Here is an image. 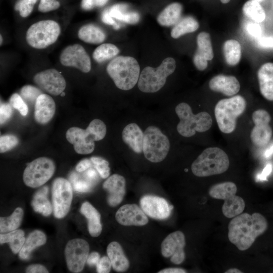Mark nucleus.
<instances>
[{
  "label": "nucleus",
  "instance_id": "obj_20",
  "mask_svg": "<svg viewBox=\"0 0 273 273\" xmlns=\"http://www.w3.org/2000/svg\"><path fill=\"white\" fill-rule=\"evenodd\" d=\"M103 188L107 192V202L112 207L119 204L125 193V179L118 174L109 177L104 183Z\"/></svg>",
  "mask_w": 273,
  "mask_h": 273
},
{
  "label": "nucleus",
  "instance_id": "obj_13",
  "mask_svg": "<svg viewBox=\"0 0 273 273\" xmlns=\"http://www.w3.org/2000/svg\"><path fill=\"white\" fill-rule=\"evenodd\" d=\"M252 117L254 126L250 133L251 141L257 147H263L269 142L272 135L269 125L270 115L266 110L260 109L252 113Z\"/></svg>",
  "mask_w": 273,
  "mask_h": 273
},
{
  "label": "nucleus",
  "instance_id": "obj_5",
  "mask_svg": "<svg viewBox=\"0 0 273 273\" xmlns=\"http://www.w3.org/2000/svg\"><path fill=\"white\" fill-rule=\"evenodd\" d=\"M246 108V100L240 95L218 101L214 108V114L220 131L224 133L234 131L237 119L243 113Z\"/></svg>",
  "mask_w": 273,
  "mask_h": 273
},
{
  "label": "nucleus",
  "instance_id": "obj_28",
  "mask_svg": "<svg viewBox=\"0 0 273 273\" xmlns=\"http://www.w3.org/2000/svg\"><path fill=\"white\" fill-rule=\"evenodd\" d=\"M46 241V235L42 232L35 230L31 232L25 240L19 253V257L23 260L27 259L33 250L44 244Z\"/></svg>",
  "mask_w": 273,
  "mask_h": 273
},
{
  "label": "nucleus",
  "instance_id": "obj_33",
  "mask_svg": "<svg viewBox=\"0 0 273 273\" xmlns=\"http://www.w3.org/2000/svg\"><path fill=\"white\" fill-rule=\"evenodd\" d=\"M24 232L21 230H16L5 234L0 235V243H8L14 254L20 252L24 245L25 238Z\"/></svg>",
  "mask_w": 273,
  "mask_h": 273
},
{
  "label": "nucleus",
  "instance_id": "obj_61",
  "mask_svg": "<svg viewBox=\"0 0 273 273\" xmlns=\"http://www.w3.org/2000/svg\"><path fill=\"white\" fill-rule=\"evenodd\" d=\"M220 1L223 4H227L230 1V0H220Z\"/></svg>",
  "mask_w": 273,
  "mask_h": 273
},
{
  "label": "nucleus",
  "instance_id": "obj_38",
  "mask_svg": "<svg viewBox=\"0 0 273 273\" xmlns=\"http://www.w3.org/2000/svg\"><path fill=\"white\" fill-rule=\"evenodd\" d=\"M244 15L256 23H260L265 18V13L259 2L255 0L246 2L243 7Z\"/></svg>",
  "mask_w": 273,
  "mask_h": 273
},
{
  "label": "nucleus",
  "instance_id": "obj_8",
  "mask_svg": "<svg viewBox=\"0 0 273 273\" xmlns=\"http://www.w3.org/2000/svg\"><path fill=\"white\" fill-rule=\"evenodd\" d=\"M60 33V27L56 21L42 20L29 27L26 32V39L31 47L42 49L55 42Z\"/></svg>",
  "mask_w": 273,
  "mask_h": 273
},
{
  "label": "nucleus",
  "instance_id": "obj_64",
  "mask_svg": "<svg viewBox=\"0 0 273 273\" xmlns=\"http://www.w3.org/2000/svg\"><path fill=\"white\" fill-rule=\"evenodd\" d=\"M255 1H256L257 2L259 3V2H261V1H262L263 0H255Z\"/></svg>",
  "mask_w": 273,
  "mask_h": 273
},
{
  "label": "nucleus",
  "instance_id": "obj_29",
  "mask_svg": "<svg viewBox=\"0 0 273 273\" xmlns=\"http://www.w3.org/2000/svg\"><path fill=\"white\" fill-rule=\"evenodd\" d=\"M78 36L81 40L92 44L100 43L106 37L105 32L100 27L93 24L82 26L78 31Z\"/></svg>",
  "mask_w": 273,
  "mask_h": 273
},
{
  "label": "nucleus",
  "instance_id": "obj_62",
  "mask_svg": "<svg viewBox=\"0 0 273 273\" xmlns=\"http://www.w3.org/2000/svg\"><path fill=\"white\" fill-rule=\"evenodd\" d=\"M65 95V94L64 92H62V93L61 94V95L62 97L64 96Z\"/></svg>",
  "mask_w": 273,
  "mask_h": 273
},
{
  "label": "nucleus",
  "instance_id": "obj_1",
  "mask_svg": "<svg viewBox=\"0 0 273 273\" xmlns=\"http://www.w3.org/2000/svg\"><path fill=\"white\" fill-rule=\"evenodd\" d=\"M267 228V220L262 214L241 213L229 222V239L238 249L244 251L249 248Z\"/></svg>",
  "mask_w": 273,
  "mask_h": 273
},
{
  "label": "nucleus",
  "instance_id": "obj_16",
  "mask_svg": "<svg viewBox=\"0 0 273 273\" xmlns=\"http://www.w3.org/2000/svg\"><path fill=\"white\" fill-rule=\"evenodd\" d=\"M35 83L45 92L54 96L60 95L66 88V81L61 72L55 69H47L36 74Z\"/></svg>",
  "mask_w": 273,
  "mask_h": 273
},
{
  "label": "nucleus",
  "instance_id": "obj_9",
  "mask_svg": "<svg viewBox=\"0 0 273 273\" xmlns=\"http://www.w3.org/2000/svg\"><path fill=\"white\" fill-rule=\"evenodd\" d=\"M170 143L167 137L155 126H150L144 133L143 152L147 160L154 163L163 161L168 154Z\"/></svg>",
  "mask_w": 273,
  "mask_h": 273
},
{
  "label": "nucleus",
  "instance_id": "obj_59",
  "mask_svg": "<svg viewBox=\"0 0 273 273\" xmlns=\"http://www.w3.org/2000/svg\"><path fill=\"white\" fill-rule=\"evenodd\" d=\"M95 7H102L104 6L108 0H93Z\"/></svg>",
  "mask_w": 273,
  "mask_h": 273
},
{
  "label": "nucleus",
  "instance_id": "obj_53",
  "mask_svg": "<svg viewBox=\"0 0 273 273\" xmlns=\"http://www.w3.org/2000/svg\"><path fill=\"white\" fill-rule=\"evenodd\" d=\"M272 171V165L271 164H267L265 167L263 168L262 171L258 174L256 177V179L257 181H263L266 180V177Z\"/></svg>",
  "mask_w": 273,
  "mask_h": 273
},
{
  "label": "nucleus",
  "instance_id": "obj_10",
  "mask_svg": "<svg viewBox=\"0 0 273 273\" xmlns=\"http://www.w3.org/2000/svg\"><path fill=\"white\" fill-rule=\"evenodd\" d=\"M55 165L51 159L42 157L38 158L25 168L23 179L25 184L31 188H37L44 184L53 176Z\"/></svg>",
  "mask_w": 273,
  "mask_h": 273
},
{
  "label": "nucleus",
  "instance_id": "obj_41",
  "mask_svg": "<svg viewBox=\"0 0 273 273\" xmlns=\"http://www.w3.org/2000/svg\"><path fill=\"white\" fill-rule=\"evenodd\" d=\"M90 160L93 166L103 178H107L110 173L109 162L100 157H92Z\"/></svg>",
  "mask_w": 273,
  "mask_h": 273
},
{
  "label": "nucleus",
  "instance_id": "obj_44",
  "mask_svg": "<svg viewBox=\"0 0 273 273\" xmlns=\"http://www.w3.org/2000/svg\"><path fill=\"white\" fill-rule=\"evenodd\" d=\"M9 102L11 106L17 110L22 116L27 115L28 112L27 105L19 94H13L10 97Z\"/></svg>",
  "mask_w": 273,
  "mask_h": 273
},
{
  "label": "nucleus",
  "instance_id": "obj_6",
  "mask_svg": "<svg viewBox=\"0 0 273 273\" xmlns=\"http://www.w3.org/2000/svg\"><path fill=\"white\" fill-rule=\"evenodd\" d=\"M175 112L180 120L177 125V130L183 136L191 137L196 132L206 131L212 126V119L208 113L201 112L194 114L187 103L178 104L175 107Z\"/></svg>",
  "mask_w": 273,
  "mask_h": 273
},
{
  "label": "nucleus",
  "instance_id": "obj_36",
  "mask_svg": "<svg viewBox=\"0 0 273 273\" xmlns=\"http://www.w3.org/2000/svg\"><path fill=\"white\" fill-rule=\"evenodd\" d=\"M23 217V210L20 207H17L13 213L8 217H1L0 232L1 233H7L16 230L20 225Z\"/></svg>",
  "mask_w": 273,
  "mask_h": 273
},
{
  "label": "nucleus",
  "instance_id": "obj_2",
  "mask_svg": "<svg viewBox=\"0 0 273 273\" xmlns=\"http://www.w3.org/2000/svg\"><path fill=\"white\" fill-rule=\"evenodd\" d=\"M107 132L105 123L101 120H93L85 129L77 127L69 128L66 137L67 141L73 144L74 149L79 154H88L94 150L95 141L104 138Z\"/></svg>",
  "mask_w": 273,
  "mask_h": 273
},
{
  "label": "nucleus",
  "instance_id": "obj_49",
  "mask_svg": "<svg viewBox=\"0 0 273 273\" xmlns=\"http://www.w3.org/2000/svg\"><path fill=\"white\" fill-rule=\"evenodd\" d=\"M247 32L253 37L259 38L262 33L260 26L257 23H248L246 26Z\"/></svg>",
  "mask_w": 273,
  "mask_h": 273
},
{
  "label": "nucleus",
  "instance_id": "obj_32",
  "mask_svg": "<svg viewBox=\"0 0 273 273\" xmlns=\"http://www.w3.org/2000/svg\"><path fill=\"white\" fill-rule=\"evenodd\" d=\"M222 207L223 215L227 218H234L241 214L243 211L245 203L244 199L236 195L224 200Z\"/></svg>",
  "mask_w": 273,
  "mask_h": 273
},
{
  "label": "nucleus",
  "instance_id": "obj_37",
  "mask_svg": "<svg viewBox=\"0 0 273 273\" xmlns=\"http://www.w3.org/2000/svg\"><path fill=\"white\" fill-rule=\"evenodd\" d=\"M237 191V188L235 184L226 181L212 186L209 190V194L213 198L224 200L236 195Z\"/></svg>",
  "mask_w": 273,
  "mask_h": 273
},
{
  "label": "nucleus",
  "instance_id": "obj_42",
  "mask_svg": "<svg viewBox=\"0 0 273 273\" xmlns=\"http://www.w3.org/2000/svg\"><path fill=\"white\" fill-rule=\"evenodd\" d=\"M20 93L22 98L30 103L35 102L38 96L42 94L40 89L31 85L23 86Z\"/></svg>",
  "mask_w": 273,
  "mask_h": 273
},
{
  "label": "nucleus",
  "instance_id": "obj_40",
  "mask_svg": "<svg viewBox=\"0 0 273 273\" xmlns=\"http://www.w3.org/2000/svg\"><path fill=\"white\" fill-rule=\"evenodd\" d=\"M78 176L76 173L72 174L70 180L73 184L76 191L79 192H88L92 190L97 182L92 179L87 175L85 171Z\"/></svg>",
  "mask_w": 273,
  "mask_h": 273
},
{
  "label": "nucleus",
  "instance_id": "obj_24",
  "mask_svg": "<svg viewBox=\"0 0 273 273\" xmlns=\"http://www.w3.org/2000/svg\"><path fill=\"white\" fill-rule=\"evenodd\" d=\"M123 142L135 153L143 152L144 133L135 123L127 124L122 133Z\"/></svg>",
  "mask_w": 273,
  "mask_h": 273
},
{
  "label": "nucleus",
  "instance_id": "obj_63",
  "mask_svg": "<svg viewBox=\"0 0 273 273\" xmlns=\"http://www.w3.org/2000/svg\"><path fill=\"white\" fill-rule=\"evenodd\" d=\"M2 41H3V38H2V35H1V44L2 43Z\"/></svg>",
  "mask_w": 273,
  "mask_h": 273
},
{
  "label": "nucleus",
  "instance_id": "obj_56",
  "mask_svg": "<svg viewBox=\"0 0 273 273\" xmlns=\"http://www.w3.org/2000/svg\"><path fill=\"white\" fill-rule=\"evenodd\" d=\"M158 273H185L186 270L180 268H167L161 270L158 272Z\"/></svg>",
  "mask_w": 273,
  "mask_h": 273
},
{
  "label": "nucleus",
  "instance_id": "obj_60",
  "mask_svg": "<svg viewBox=\"0 0 273 273\" xmlns=\"http://www.w3.org/2000/svg\"><path fill=\"white\" fill-rule=\"evenodd\" d=\"M225 273H242L243 272L240 270L236 268H230L226 271H225Z\"/></svg>",
  "mask_w": 273,
  "mask_h": 273
},
{
  "label": "nucleus",
  "instance_id": "obj_12",
  "mask_svg": "<svg viewBox=\"0 0 273 273\" xmlns=\"http://www.w3.org/2000/svg\"><path fill=\"white\" fill-rule=\"evenodd\" d=\"M89 251V245L85 240L79 238L70 240L65 249L68 269L72 272H80L86 262Z\"/></svg>",
  "mask_w": 273,
  "mask_h": 273
},
{
  "label": "nucleus",
  "instance_id": "obj_43",
  "mask_svg": "<svg viewBox=\"0 0 273 273\" xmlns=\"http://www.w3.org/2000/svg\"><path fill=\"white\" fill-rule=\"evenodd\" d=\"M19 143L17 136L13 134H5L0 137V152L5 153L15 147Z\"/></svg>",
  "mask_w": 273,
  "mask_h": 273
},
{
  "label": "nucleus",
  "instance_id": "obj_45",
  "mask_svg": "<svg viewBox=\"0 0 273 273\" xmlns=\"http://www.w3.org/2000/svg\"><path fill=\"white\" fill-rule=\"evenodd\" d=\"M37 0H20L15 6V9L19 11L21 16L26 17L32 12L33 6Z\"/></svg>",
  "mask_w": 273,
  "mask_h": 273
},
{
  "label": "nucleus",
  "instance_id": "obj_14",
  "mask_svg": "<svg viewBox=\"0 0 273 273\" xmlns=\"http://www.w3.org/2000/svg\"><path fill=\"white\" fill-rule=\"evenodd\" d=\"M60 61L63 65L75 67L84 73L91 69L90 58L83 47L79 44L66 47L61 54Z\"/></svg>",
  "mask_w": 273,
  "mask_h": 273
},
{
  "label": "nucleus",
  "instance_id": "obj_48",
  "mask_svg": "<svg viewBox=\"0 0 273 273\" xmlns=\"http://www.w3.org/2000/svg\"><path fill=\"white\" fill-rule=\"evenodd\" d=\"M97 271L99 273L109 272L111 267V262L108 256H103L100 259L97 264Z\"/></svg>",
  "mask_w": 273,
  "mask_h": 273
},
{
  "label": "nucleus",
  "instance_id": "obj_18",
  "mask_svg": "<svg viewBox=\"0 0 273 273\" xmlns=\"http://www.w3.org/2000/svg\"><path fill=\"white\" fill-rule=\"evenodd\" d=\"M117 221L124 226H142L148 222V218L142 208L134 204L122 206L116 212Z\"/></svg>",
  "mask_w": 273,
  "mask_h": 273
},
{
  "label": "nucleus",
  "instance_id": "obj_22",
  "mask_svg": "<svg viewBox=\"0 0 273 273\" xmlns=\"http://www.w3.org/2000/svg\"><path fill=\"white\" fill-rule=\"evenodd\" d=\"M209 86L212 90L220 92L228 96L235 95L240 89V84L236 77L222 74L212 78Z\"/></svg>",
  "mask_w": 273,
  "mask_h": 273
},
{
  "label": "nucleus",
  "instance_id": "obj_23",
  "mask_svg": "<svg viewBox=\"0 0 273 273\" xmlns=\"http://www.w3.org/2000/svg\"><path fill=\"white\" fill-rule=\"evenodd\" d=\"M259 89L262 96L266 100L273 101V63L262 65L257 72Z\"/></svg>",
  "mask_w": 273,
  "mask_h": 273
},
{
  "label": "nucleus",
  "instance_id": "obj_35",
  "mask_svg": "<svg viewBox=\"0 0 273 273\" xmlns=\"http://www.w3.org/2000/svg\"><path fill=\"white\" fill-rule=\"evenodd\" d=\"M198 21L191 16H187L180 20L173 27L171 36L178 38L180 36L195 31L199 28Z\"/></svg>",
  "mask_w": 273,
  "mask_h": 273
},
{
  "label": "nucleus",
  "instance_id": "obj_51",
  "mask_svg": "<svg viewBox=\"0 0 273 273\" xmlns=\"http://www.w3.org/2000/svg\"><path fill=\"white\" fill-rule=\"evenodd\" d=\"M93 166V163L90 159H84L81 160L76 166L75 170L78 172H81L92 168Z\"/></svg>",
  "mask_w": 273,
  "mask_h": 273
},
{
  "label": "nucleus",
  "instance_id": "obj_55",
  "mask_svg": "<svg viewBox=\"0 0 273 273\" xmlns=\"http://www.w3.org/2000/svg\"><path fill=\"white\" fill-rule=\"evenodd\" d=\"M100 259V255L98 252H92L88 256L86 260V263L89 266L97 265Z\"/></svg>",
  "mask_w": 273,
  "mask_h": 273
},
{
  "label": "nucleus",
  "instance_id": "obj_30",
  "mask_svg": "<svg viewBox=\"0 0 273 273\" xmlns=\"http://www.w3.org/2000/svg\"><path fill=\"white\" fill-rule=\"evenodd\" d=\"M128 6L125 4H117L112 6L109 12L112 18L129 24H135L140 20V16L134 11H128Z\"/></svg>",
  "mask_w": 273,
  "mask_h": 273
},
{
  "label": "nucleus",
  "instance_id": "obj_17",
  "mask_svg": "<svg viewBox=\"0 0 273 273\" xmlns=\"http://www.w3.org/2000/svg\"><path fill=\"white\" fill-rule=\"evenodd\" d=\"M141 207L146 215L156 219H165L169 217L173 206L162 197L145 195L140 200Z\"/></svg>",
  "mask_w": 273,
  "mask_h": 273
},
{
  "label": "nucleus",
  "instance_id": "obj_26",
  "mask_svg": "<svg viewBox=\"0 0 273 273\" xmlns=\"http://www.w3.org/2000/svg\"><path fill=\"white\" fill-rule=\"evenodd\" d=\"M107 253L115 271L122 272L127 270L129 266V261L118 242H111L107 248Z\"/></svg>",
  "mask_w": 273,
  "mask_h": 273
},
{
  "label": "nucleus",
  "instance_id": "obj_46",
  "mask_svg": "<svg viewBox=\"0 0 273 273\" xmlns=\"http://www.w3.org/2000/svg\"><path fill=\"white\" fill-rule=\"evenodd\" d=\"M60 3L57 0H40L38 9L43 13L50 12L58 9Z\"/></svg>",
  "mask_w": 273,
  "mask_h": 273
},
{
  "label": "nucleus",
  "instance_id": "obj_52",
  "mask_svg": "<svg viewBox=\"0 0 273 273\" xmlns=\"http://www.w3.org/2000/svg\"><path fill=\"white\" fill-rule=\"evenodd\" d=\"M27 273H48L47 269L41 264H32L29 266L26 269Z\"/></svg>",
  "mask_w": 273,
  "mask_h": 273
},
{
  "label": "nucleus",
  "instance_id": "obj_27",
  "mask_svg": "<svg viewBox=\"0 0 273 273\" xmlns=\"http://www.w3.org/2000/svg\"><path fill=\"white\" fill-rule=\"evenodd\" d=\"M183 11V6L179 3H173L166 7L158 15V23L163 26L175 25L179 20Z\"/></svg>",
  "mask_w": 273,
  "mask_h": 273
},
{
  "label": "nucleus",
  "instance_id": "obj_47",
  "mask_svg": "<svg viewBox=\"0 0 273 273\" xmlns=\"http://www.w3.org/2000/svg\"><path fill=\"white\" fill-rule=\"evenodd\" d=\"M12 107L8 103H2L0 107V122L3 124L11 117L13 110Z\"/></svg>",
  "mask_w": 273,
  "mask_h": 273
},
{
  "label": "nucleus",
  "instance_id": "obj_54",
  "mask_svg": "<svg viewBox=\"0 0 273 273\" xmlns=\"http://www.w3.org/2000/svg\"><path fill=\"white\" fill-rule=\"evenodd\" d=\"M259 46L264 48H273V38L271 37H261L258 40Z\"/></svg>",
  "mask_w": 273,
  "mask_h": 273
},
{
  "label": "nucleus",
  "instance_id": "obj_34",
  "mask_svg": "<svg viewBox=\"0 0 273 273\" xmlns=\"http://www.w3.org/2000/svg\"><path fill=\"white\" fill-rule=\"evenodd\" d=\"M223 52L226 63L231 66H235L241 59V46L236 40L229 39L223 44Z\"/></svg>",
  "mask_w": 273,
  "mask_h": 273
},
{
  "label": "nucleus",
  "instance_id": "obj_3",
  "mask_svg": "<svg viewBox=\"0 0 273 273\" xmlns=\"http://www.w3.org/2000/svg\"><path fill=\"white\" fill-rule=\"evenodd\" d=\"M106 70L115 85L124 90L132 88L138 82L140 75L138 61L129 56L114 58L108 64Z\"/></svg>",
  "mask_w": 273,
  "mask_h": 273
},
{
  "label": "nucleus",
  "instance_id": "obj_19",
  "mask_svg": "<svg viewBox=\"0 0 273 273\" xmlns=\"http://www.w3.org/2000/svg\"><path fill=\"white\" fill-rule=\"evenodd\" d=\"M198 48L193 57L195 67L200 71L205 70L208 65V61L211 60L214 53L210 34L202 32L197 36Z\"/></svg>",
  "mask_w": 273,
  "mask_h": 273
},
{
  "label": "nucleus",
  "instance_id": "obj_31",
  "mask_svg": "<svg viewBox=\"0 0 273 273\" xmlns=\"http://www.w3.org/2000/svg\"><path fill=\"white\" fill-rule=\"evenodd\" d=\"M49 189L45 186L38 190L31 201V206L35 212L43 216L50 215L53 210L52 206L48 199Z\"/></svg>",
  "mask_w": 273,
  "mask_h": 273
},
{
  "label": "nucleus",
  "instance_id": "obj_4",
  "mask_svg": "<svg viewBox=\"0 0 273 273\" xmlns=\"http://www.w3.org/2000/svg\"><path fill=\"white\" fill-rule=\"evenodd\" d=\"M230 160L226 153L218 147L205 149L193 162L191 170L198 177L219 174L229 168Z\"/></svg>",
  "mask_w": 273,
  "mask_h": 273
},
{
  "label": "nucleus",
  "instance_id": "obj_21",
  "mask_svg": "<svg viewBox=\"0 0 273 273\" xmlns=\"http://www.w3.org/2000/svg\"><path fill=\"white\" fill-rule=\"evenodd\" d=\"M56 111V104L49 95L42 94L38 96L34 105V118L40 124L49 122L53 117Z\"/></svg>",
  "mask_w": 273,
  "mask_h": 273
},
{
  "label": "nucleus",
  "instance_id": "obj_39",
  "mask_svg": "<svg viewBox=\"0 0 273 273\" xmlns=\"http://www.w3.org/2000/svg\"><path fill=\"white\" fill-rule=\"evenodd\" d=\"M119 52V50L114 44L103 43L95 50L93 57L97 62L100 63L113 58Z\"/></svg>",
  "mask_w": 273,
  "mask_h": 273
},
{
  "label": "nucleus",
  "instance_id": "obj_25",
  "mask_svg": "<svg viewBox=\"0 0 273 273\" xmlns=\"http://www.w3.org/2000/svg\"><path fill=\"white\" fill-rule=\"evenodd\" d=\"M80 212L87 220V226L90 235L93 237H98L102 231L100 213L88 202H85L82 204Z\"/></svg>",
  "mask_w": 273,
  "mask_h": 273
},
{
  "label": "nucleus",
  "instance_id": "obj_15",
  "mask_svg": "<svg viewBox=\"0 0 273 273\" xmlns=\"http://www.w3.org/2000/svg\"><path fill=\"white\" fill-rule=\"evenodd\" d=\"M185 237L179 231L169 234L161 245V253L166 258L170 257V261L176 264L182 263L185 258L184 247Z\"/></svg>",
  "mask_w": 273,
  "mask_h": 273
},
{
  "label": "nucleus",
  "instance_id": "obj_58",
  "mask_svg": "<svg viewBox=\"0 0 273 273\" xmlns=\"http://www.w3.org/2000/svg\"><path fill=\"white\" fill-rule=\"evenodd\" d=\"M273 155V144L265 150L264 155L265 158H269Z\"/></svg>",
  "mask_w": 273,
  "mask_h": 273
},
{
  "label": "nucleus",
  "instance_id": "obj_11",
  "mask_svg": "<svg viewBox=\"0 0 273 273\" xmlns=\"http://www.w3.org/2000/svg\"><path fill=\"white\" fill-rule=\"evenodd\" d=\"M73 197L70 182L62 177L55 179L52 186L54 214L57 218L64 217L68 213Z\"/></svg>",
  "mask_w": 273,
  "mask_h": 273
},
{
  "label": "nucleus",
  "instance_id": "obj_57",
  "mask_svg": "<svg viewBox=\"0 0 273 273\" xmlns=\"http://www.w3.org/2000/svg\"><path fill=\"white\" fill-rule=\"evenodd\" d=\"M81 7L84 10H89L95 7L93 0H82Z\"/></svg>",
  "mask_w": 273,
  "mask_h": 273
},
{
  "label": "nucleus",
  "instance_id": "obj_7",
  "mask_svg": "<svg viewBox=\"0 0 273 273\" xmlns=\"http://www.w3.org/2000/svg\"><path fill=\"white\" fill-rule=\"evenodd\" d=\"M175 68V61L171 57L164 59L156 68L145 67L141 72L138 82L139 89L144 93L158 92L164 85L166 78L174 71Z\"/></svg>",
  "mask_w": 273,
  "mask_h": 273
},
{
  "label": "nucleus",
  "instance_id": "obj_50",
  "mask_svg": "<svg viewBox=\"0 0 273 273\" xmlns=\"http://www.w3.org/2000/svg\"><path fill=\"white\" fill-rule=\"evenodd\" d=\"M102 20L104 23L113 25L114 29L116 30L120 28V26L115 23L110 15L109 9H106L103 12L102 15Z\"/></svg>",
  "mask_w": 273,
  "mask_h": 273
}]
</instances>
